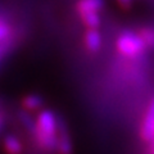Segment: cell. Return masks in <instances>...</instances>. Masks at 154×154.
<instances>
[{
	"label": "cell",
	"mask_w": 154,
	"mask_h": 154,
	"mask_svg": "<svg viewBox=\"0 0 154 154\" xmlns=\"http://www.w3.org/2000/svg\"><path fill=\"white\" fill-rule=\"evenodd\" d=\"M37 136L35 143L45 152L57 150V114L49 109H42L36 117Z\"/></svg>",
	"instance_id": "6da1fadb"
},
{
	"label": "cell",
	"mask_w": 154,
	"mask_h": 154,
	"mask_svg": "<svg viewBox=\"0 0 154 154\" xmlns=\"http://www.w3.org/2000/svg\"><path fill=\"white\" fill-rule=\"evenodd\" d=\"M77 12H79L82 22L85 23V26L88 27L89 30H98L100 27V25H102L99 13L89 12V11H77Z\"/></svg>",
	"instance_id": "9c48e42d"
},
{
	"label": "cell",
	"mask_w": 154,
	"mask_h": 154,
	"mask_svg": "<svg viewBox=\"0 0 154 154\" xmlns=\"http://www.w3.org/2000/svg\"><path fill=\"white\" fill-rule=\"evenodd\" d=\"M139 36L141 37L146 48H153L154 49V27H143L139 31Z\"/></svg>",
	"instance_id": "8fae6325"
},
{
	"label": "cell",
	"mask_w": 154,
	"mask_h": 154,
	"mask_svg": "<svg viewBox=\"0 0 154 154\" xmlns=\"http://www.w3.org/2000/svg\"><path fill=\"white\" fill-rule=\"evenodd\" d=\"M4 125H5V117H4V114L0 112V135H2V132H3Z\"/></svg>",
	"instance_id": "4fadbf2b"
},
{
	"label": "cell",
	"mask_w": 154,
	"mask_h": 154,
	"mask_svg": "<svg viewBox=\"0 0 154 154\" xmlns=\"http://www.w3.org/2000/svg\"><path fill=\"white\" fill-rule=\"evenodd\" d=\"M44 98L37 94H28L26 95L22 100V105H23V109L27 110V112H41L42 108H44Z\"/></svg>",
	"instance_id": "52a82bcc"
},
{
	"label": "cell",
	"mask_w": 154,
	"mask_h": 154,
	"mask_svg": "<svg viewBox=\"0 0 154 154\" xmlns=\"http://www.w3.org/2000/svg\"><path fill=\"white\" fill-rule=\"evenodd\" d=\"M116 46L122 55L127 58H139L148 49L139 33L134 31H123L117 37Z\"/></svg>",
	"instance_id": "7a4b0ae2"
},
{
	"label": "cell",
	"mask_w": 154,
	"mask_h": 154,
	"mask_svg": "<svg viewBox=\"0 0 154 154\" xmlns=\"http://www.w3.org/2000/svg\"><path fill=\"white\" fill-rule=\"evenodd\" d=\"M3 146L7 154H22L23 152V144L19 140L17 135L12 132L7 134L3 139Z\"/></svg>",
	"instance_id": "8992f818"
},
{
	"label": "cell",
	"mask_w": 154,
	"mask_h": 154,
	"mask_svg": "<svg viewBox=\"0 0 154 154\" xmlns=\"http://www.w3.org/2000/svg\"><path fill=\"white\" fill-rule=\"evenodd\" d=\"M119 5L128 8V7H131V5H132V3H131V2H119Z\"/></svg>",
	"instance_id": "5bb4252c"
},
{
	"label": "cell",
	"mask_w": 154,
	"mask_h": 154,
	"mask_svg": "<svg viewBox=\"0 0 154 154\" xmlns=\"http://www.w3.org/2000/svg\"><path fill=\"white\" fill-rule=\"evenodd\" d=\"M140 136L145 143H153L154 140V98L149 103L145 117L141 123Z\"/></svg>",
	"instance_id": "277c9868"
},
{
	"label": "cell",
	"mask_w": 154,
	"mask_h": 154,
	"mask_svg": "<svg viewBox=\"0 0 154 154\" xmlns=\"http://www.w3.org/2000/svg\"><path fill=\"white\" fill-rule=\"evenodd\" d=\"M85 46L91 53H96L102 48V35L99 30H88L85 33Z\"/></svg>",
	"instance_id": "ba28073f"
},
{
	"label": "cell",
	"mask_w": 154,
	"mask_h": 154,
	"mask_svg": "<svg viewBox=\"0 0 154 154\" xmlns=\"http://www.w3.org/2000/svg\"><path fill=\"white\" fill-rule=\"evenodd\" d=\"M105 3L100 0H84V2L77 3V11H89V12H96L99 13L104 8Z\"/></svg>",
	"instance_id": "30bf717a"
},
{
	"label": "cell",
	"mask_w": 154,
	"mask_h": 154,
	"mask_svg": "<svg viewBox=\"0 0 154 154\" xmlns=\"http://www.w3.org/2000/svg\"><path fill=\"white\" fill-rule=\"evenodd\" d=\"M0 108H2V102H0Z\"/></svg>",
	"instance_id": "9a60e30c"
},
{
	"label": "cell",
	"mask_w": 154,
	"mask_h": 154,
	"mask_svg": "<svg viewBox=\"0 0 154 154\" xmlns=\"http://www.w3.org/2000/svg\"><path fill=\"white\" fill-rule=\"evenodd\" d=\"M12 35H13V30L11 25H9V22L7 21L5 17L0 16V42L9 40Z\"/></svg>",
	"instance_id": "7c38bea8"
},
{
	"label": "cell",
	"mask_w": 154,
	"mask_h": 154,
	"mask_svg": "<svg viewBox=\"0 0 154 154\" xmlns=\"http://www.w3.org/2000/svg\"><path fill=\"white\" fill-rule=\"evenodd\" d=\"M17 117H18V121L19 123L22 125V127L26 130L27 134L32 137V140L35 141L36 140V136H37V125H36V118L32 117V114L30 112H27L25 109H21L18 110L17 113Z\"/></svg>",
	"instance_id": "5b68a950"
},
{
	"label": "cell",
	"mask_w": 154,
	"mask_h": 154,
	"mask_svg": "<svg viewBox=\"0 0 154 154\" xmlns=\"http://www.w3.org/2000/svg\"><path fill=\"white\" fill-rule=\"evenodd\" d=\"M58 154H73V145L68 123L62 114H57V150Z\"/></svg>",
	"instance_id": "3957f363"
}]
</instances>
